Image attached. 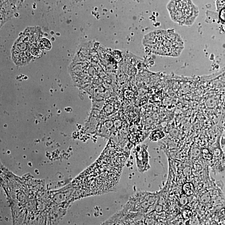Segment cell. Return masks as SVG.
<instances>
[{"label": "cell", "mask_w": 225, "mask_h": 225, "mask_svg": "<svg viewBox=\"0 0 225 225\" xmlns=\"http://www.w3.org/2000/svg\"><path fill=\"white\" fill-rule=\"evenodd\" d=\"M104 151L93 164L83 172L85 196L112 192L118 185L125 158L121 152Z\"/></svg>", "instance_id": "6da1fadb"}, {"label": "cell", "mask_w": 225, "mask_h": 225, "mask_svg": "<svg viewBox=\"0 0 225 225\" xmlns=\"http://www.w3.org/2000/svg\"><path fill=\"white\" fill-rule=\"evenodd\" d=\"M143 43L153 53L172 57L179 56L184 48L181 37L171 29L151 32L144 36Z\"/></svg>", "instance_id": "7a4b0ae2"}, {"label": "cell", "mask_w": 225, "mask_h": 225, "mask_svg": "<svg viewBox=\"0 0 225 225\" xmlns=\"http://www.w3.org/2000/svg\"><path fill=\"white\" fill-rule=\"evenodd\" d=\"M167 9L172 21L180 26H192L199 13L192 0H170Z\"/></svg>", "instance_id": "3957f363"}, {"label": "cell", "mask_w": 225, "mask_h": 225, "mask_svg": "<svg viewBox=\"0 0 225 225\" xmlns=\"http://www.w3.org/2000/svg\"><path fill=\"white\" fill-rule=\"evenodd\" d=\"M164 134L162 131L157 130L154 131L152 133L150 138L153 141H156L164 137Z\"/></svg>", "instance_id": "277c9868"}, {"label": "cell", "mask_w": 225, "mask_h": 225, "mask_svg": "<svg viewBox=\"0 0 225 225\" xmlns=\"http://www.w3.org/2000/svg\"><path fill=\"white\" fill-rule=\"evenodd\" d=\"M183 190L187 195H190L193 194L194 192V185L191 183H187L184 185Z\"/></svg>", "instance_id": "5b68a950"}, {"label": "cell", "mask_w": 225, "mask_h": 225, "mask_svg": "<svg viewBox=\"0 0 225 225\" xmlns=\"http://www.w3.org/2000/svg\"><path fill=\"white\" fill-rule=\"evenodd\" d=\"M39 47L42 49L47 50L50 49L51 48V44L49 40L45 38H43L39 41Z\"/></svg>", "instance_id": "8992f818"}, {"label": "cell", "mask_w": 225, "mask_h": 225, "mask_svg": "<svg viewBox=\"0 0 225 225\" xmlns=\"http://www.w3.org/2000/svg\"><path fill=\"white\" fill-rule=\"evenodd\" d=\"M215 5L216 10L219 12L222 9L225 8V0H216Z\"/></svg>", "instance_id": "52a82bcc"}, {"label": "cell", "mask_w": 225, "mask_h": 225, "mask_svg": "<svg viewBox=\"0 0 225 225\" xmlns=\"http://www.w3.org/2000/svg\"><path fill=\"white\" fill-rule=\"evenodd\" d=\"M203 155L205 159L211 160L213 158V154L207 149H204L203 151Z\"/></svg>", "instance_id": "ba28073f"}, {"label": "cell", "mask_w": 225, "mask_h": 225, "mask_svg": "<svg viewBox=\"0 0 225 225\" xmlns=\"http://www.w3.org/2000/svg\"><path fill=\"white\" fill-rule=\"evenodd\" d=\"M183 215L184 218L185 219H189L192 215V211L189 210L185 209L183 211Z\"/></svg>", "instance_id": "9c48e42d"}]
</instances>
